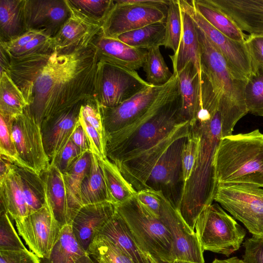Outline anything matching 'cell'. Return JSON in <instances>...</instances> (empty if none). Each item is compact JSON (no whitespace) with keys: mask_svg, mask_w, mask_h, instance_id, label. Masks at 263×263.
<instances>
[{"mask_svg":"<svg viewBox=\"0 0 263 263\" xmlns=\"http://www.w3.org/2000/svg\"><path fill=\"white\" fill-rule=\"evenodd\" d=\"M165 35V22L153 23L136 30L124 33L117 39L126 44L139 49L163 46Z\"/></svg>","mask_w":263,"mask_h":263,"instance_id":"cell-37","label":"cell"},{"mask_svg":"<svg viewBox=\"0 0 263 263\" xmlns=\"http://www.w3.org/2000/svg\"><path fill=\"white\" fill-rule=\"evenodd\" d=\"M53 37L43 32L21 49L11 54L7 53L13 57H20L34 54L51 53L54 51Z\"/></svg>","mask_w":263,"mask_h":263,"instance_id":"cell-45","label":"cell"},{"mask_svg":"<svg viewBox=\"0 0 263 263\" xmlns=\"http://www.w3.org/2000/svg\"><path fill=\"white\" fill-rule=\"evenodd\" d=\"M178 80L174 75L151 108L140 118L119 130L106 135L105 152L112 163L165 136L186 122L181 114Z\"/></svg>","mask_w":263,"mask_h":263,"instance_id":"cell-3","label":"cell"},{"mask_svg":"<svg viewBox=\"0 0 263 263\" xmlns=\"http://www.w3.org/2000/svg\"><path fill=\"white\" fill-rule=\"evenodd\" d=\"M176 75L181 100V116L190 122L196 117L199 104L201 75L191 62Z\"/></svg>","mask_w":263,"mask_h":263,"instance_id":"cell-26","label":"cell"},{"mask_svg":"<svg viewBox=\"0 0 263 263\" xmlns=\"http://www.w3.org/2000/svg\"><path fill=\"white\" fill-rule=\"evenodd\" d=\"M0 75V114L14 119L24 113L28 104L8 73L1 71Z\"/></svg>","mask_w":263,"mask_h":263,"instance_id":"cell-34","label":"cell"},{"mask_svg":"<svg viewBox=\"0 0 263 263\" xmlns=\"http://www.w3.org/2000/svg\"><path fill=\"white\" fill-rule=\"evenodd\" d=\"M102 27L101 33L114 39L121 34L160 22H165L167 13L157 8L114 1Z\"/></svg>","mask_w":263,"mask_h":263,"instance_id":"cell-15","label":"cell"},{"mask_svg":"<svg viewBox=\"0 0 263 263\" xmlns=\"http://www.w3.org/2000/svg\"><path fill=\"white\" fill-rule=\"evenodd\" d=\"M74 263H98L87 253L78 259Z\"/></svg>","mask_w":263,"mask_h":263,"instance_id":"cell-57","label":"cell"},{"mask_svg":"<svg viewBox=\"0 0 263 263\" xmlns=\"http://www.w3.org/2000/svg\"><path fill=\"white\" fill-rule=\"evenodd\" d=\"M147 257H148L151 263H164V262H161L157 259L154 258L153 257H151V256L147 255Z\"/></svg>","mask_w":263,"mask_h":263,"instance_id":"cell-58","label":"cell"},{"mask_svg":"<svg viewBox=\"0 0 263 263\" xmlns=\"http://www.w3.org/2000/svg\"><path fill=\"white\" fill-rule=\"evenodd\" d=\"M181 9L187 13L224 59L232 74L245 80L253 71L251 57L244 43L234 41L213 27L194 8L191 1L178 0Z\"/></svg>","mask_w":263,"mask_h":263,"instance_id":"cell-11","label":"cell"},{"mask_svg":"<svg viewBox=\"0 0 263 263\" xmlns=\"http://www.w3.org/2000/svg\"><path fill=\"white\" fill-rule=\"evenodd\" d=\"M43 180L46 205L61 228L71 225L63 174L54 165L40 175Z\"/></svg>","mask_w":263,"mask_h":263,"instance_id":"cell-24","label":"cell"},{"mask_svg":"<svg viewBox=\"0 0 263 263\" xmlns=\"http://www.w3.org/2000/svg\"><path fill=\"white\" fill-rule=\"evenodd\" d=\"M245 263H263V236L252 235L243 243Z\"/></svg>","mask_w":263,"mask_h":263,"instance_id":"cell-50","label":"cell"},{"mask_svg":"<svg viewBox=\"0 0 263 263\" xmlns=\"http://www.w3.org/2000/svg\"><path fill=\"white\" fill-rule=\"evenodd\" d=\"M251 57L253 69L263 70V34H249L245 42Z\"/></svg>","mask_w":263,"mask_h":263,"instance_id":"cell-51","label":"cell"},{"mask_svg":"<svg viewBox=\"0 0 263 263\" xmlns=\"http://www.w3.org/2000/svg\"><path fill=\"white\" fill-rule=\"evenodd\" d=\"M191 2L195 9L219 31L234 41L245 42L248 34L209 0H192Z\"/></svg>","mask_w":263,"mask_h":263,"instance_id":"cell-30","label":"cell"},{"mask_svg":"<svg viewBox=\"0 0 263 263\" xmlns=\"http://www.w3.org/2000/svg\"><path fill=\"white\" fill-rule=\"evenodd\" d=\"M11 133L17 155V164L39 175L49 167L41 125L27 108L22 115L13 119Z\"/></svg>","mask_w":263,"mask_h":263,"instance_id":"cell-12","label":"cell"},{"mask_svg":"<svg viewBox=\"0 0 263 263\" xmlns=\"http://www.w3.org/2000/svg\"><path fill=\"white\" fill-rule=\"evenodd\" d=\"M187 137L178 139L168 147L146 183V189L161 191L178 211L184 186L181 155Z\"/></svg>","mask_w":263,"mask_h":263,"instance_id":"cell-13","label":"cell"},{"mask_svg":"<svg viewBox=\"0 0 263 263\" xmlns=\"http://www.w3.org/2000/svg\"><path fill=\"white\" fill-rule=\"evenodd\" d=\"M83 154L79 148L70 139L50 165H54L64 174Z\"/></svg>","mask_w":263,"mask_h":263,"instance_id":"cell-48","label":"cell"},{"mask_svg":"<svg viewBox=\"0 0 263 263\" xmlns=\"http://www.w3.org/2000/svg\"><path fill=\"white\" fill-rule=\"evenodd\" d=\"M173 263H195V262L182 261V260H175Z\"/></svg>","mask_w":263,"mask_h":263,"instance_id":"cell-59","label":"cell"},{"mask_svg":"<svg viewBox=\"0 0 263 263\" xmlns=\"http://www.w3.org/2000/svg\"><path fill=\"white\" fill-rule=\"evenodd\" d=\"M99 60L92 44L78 51L51 53L36 74L26 107L40 125L59 112L95 99Z\"/></svg>","mask_w":263,"mask_h":263,"instance_id":"cell-1","label":"cell"},{"mask_svg":"<svg viewBox=\"0 0 263 263\" xmlns=\"http://www.w3.org/2000/svg\"><path fill=\"white\" fill-rule=\"evenodd\" d=\"M117 212L146 255L164 263H173L171 233L159 218L149 213L136 197L116 205Z\"/></svg>","mask_w":263,"mask_h":263,"instance_id":"cell-5","label":"cell"},{"mask_svg":"<svg viewBox=\"0 0 263 263\" xmlns=\"http://www.w3.org/2000/svg\"><path fill=\"white\" fill-rule=\"evenodd\" d=\"M87 253L98 263H134L123 249L102 235L94 238Z\"/></svg>","mask_w":263,"mask_h":263,"instance_id":"cell-38","label":"cell"},{"mask_svg":"<svg viewBox=\"0 0 263 263\" xmlns=\"http://www.w3.org/2000/svg\"><path fill=\"white\" fill-rule=\"evenodd\" d=\"M110 202L116 205L136 196L137 192L125 179L118 166L107 158L100 160Z\"/></svg>","mask_w":263,"mask_h":263,"instance_id":"cell-32","label":"cell"},{"mask_svg":"<svg viewBox=\"0 0 263 263\" xmlns=\"http://www.w3.org/2000/svg\"><path fill=\"white\" fill-rule=\"evenodd\" d=\"M182 24L178 0H169L165 20L164 46L172 49L174 53L178 50L182 35Z\"/></svg>","mask_w":263,"mask_h":263,"instance_id":"cell-41","label":"cell"},{"mask_svg":"<svg viewBox=\"0 0 263 263\" xmlns=\"http://www.w3.org/2000/svg\"><path fill=\"white\" fill-rule=\"evenodd\" d=\"M13 164V160L4 155H0V183L12 169Z\"/></svg>","mask_w":263,"mask_h":263,"instance_id":"cell-55","label":"cell"},{"mask_svg":"<svg viewBox=\"0 0 263 263\" xmlns=\"http://www.w3.org/2000/svg\"><path fill=\"white\" fill-rule=\"evenodd\" d=\"M82 104L59 112L42 122L43 142L50 164L70 140L78 123Z\"/></svg>","mask_w":263,"mask_h":263,"instance_id":"cell-21","label":"cell"},{"mask_svg":"<svg viewBox=\"0 0 263 263\" xmlns=\"http://www.w3.org/2000/svg\"><path fill=\"white\" fill-rule=\"evenodd\" d=\"M26 31L44 30L53 37L69 16L67 0H25Z\"/></svg>","mask_w":263,"mask_h":263,"instance_id":"cell-19","label":"cell"},{"mask_svg":"<svg viewBox=\"0 0 263 263\" xmlns=\"http://www.w3.org/2000/svg\"><path fill=\"white\" fill-rule=\"evenodd\" d=\"M79 121L86 134L90 152L100 160L106 158L104 141L98 131L87 123L80 114Z\"/></svg>","mask_w":263,"mask_h":263,"instance_id":"cell-49","label":"cell"},{"mask_svg":"<svg viewBox=\"0 0 263 263\" xmlns=\"http://www.w3.org/2000/svg\"><path fill=\"white\" fill-rule=\"evenodd\" d=\"M243 32L263 34V0H209Z\"/></svg>","mask_w":263,"mask_h":263,"instance_id":"cell-22","label":"cell"},{"mask_svg":"<svg viewBox=\"0 0 263 263\" xmlns=\"http://www.w3.org/2000/svg\"><path fill=\"white\" fill-rule=\"evenodd\" d=\"M25 0H0V42H6L26 31Z\"/></svg>","mask_w":263,"mask_h":263,"instance_id":"cell-31","label":"cell"},{"mask_svg":"<svg viewBox=\"0 0 263 263\" xmlns=\"http://www.w3.org/2000/svg\"><path fill=\"white\" fill-rule=\"evenodd\" d=\"M19 174L22 190L30 214L46 205L44 183L41 176L14 162Z\"/></svg>","mask_w":263,"mask_h":263,"instance_id":"cell-36","label":"cell"},{"mask_svg":"<svg viewBox=\"0 0 263 263\" xmlns=\"http://www.w3.org/2000/svg\"><path fill=\"white\" fill-rule=\"evenodd\" d=\"M78 10L91 19L103 24L114 5L112 0H69Z\"/></svg>","mask_w":263,"mask_h":263,"instance_id":"cell-43","label":"cell"},{"mask_svg":"<svg viewBox=\"0 0 263 263\" xmlns=\"http://www.w3.org/2000/svg\"><path fill=\"white\" fill-rule=\"evenodd\" d=\"M91 44L96 48L100 59L133 70L143 67L147 54V50L105 36L101 32Z\"/></svg>","mask_w":263,"mask_h":263,"instance_id":"cell-23","label":"cell"},{"mask_svg":"<svg viewBox=\"0 0 263 263\" xmlns=\"http://www.w3.org/2000/svg\"><path fill=\"white\" fill-rule=\"evenodd\" d=\"M159 211V218L172 235L174 261L204 263L203 251L196 232L186 224L178 210L162 193L160 195Z\"/></svg>","mask_w":263,"mask_h":263,"instance_id":"cell-14","label":"cell"},{"mask_svg":"<svg viewBox=\"0 0 263 263\" xmlns=\"http://www.w3.org/2000/svg\"><path fill=\"white\" fill-rule=\"evenodd\" d=\"M168 83L162 86L150 85L116 107L100 106L105 136L126 127L142 117Z\"/></svg>","mask_w":263,"mask_h":263,"instance_id":"cell-17","label":"cell"},{"mask_svg":"<svg viewBox=\"0 0 263 263\" xmlns=\"http://www.w3.org/2000/svg\"><path fill=\"white\" fill-rule=\"evenodd\" d=\"M13 119L0 114V155L17 162V155L11 133Z\"/></svg>","mask_w":263,"mask_h":263,"instance_id":"cell-46","label":"cell"},{"mask_svg":"<svg viewBox=\"0 0 263 263\" xmlns=\"http://www.w3.org/2000/svg\"><path fill=\"white\" fill-rule=\"evenodd\" d=\"M70 140L79 148L82 153L90 151L86 134L79 121L73 132Z\"/></svg>","mask_w":263,"mask_h":263,"instance_id":"cell-54","label":"cell"},{"mask_svg":"<svg viewBox=\"0 0 263 263\" xmlns=\"http://www.w3.org/2000/svg\"><path fill=\"white\" fill-rule=\"evenodd\" d=\"M211 263H245L242 259L237 257H232L226 259H214Z\"/></svg>","mask_w":263,"mask_h":263,"instance_id":"cell-56","label":"cell"},{"mask_svg":"<svg viewBox=\"0 0 263 263\" xmlns=\"http://www.w3.org/2000/svg\"><path fill=\"white\" fill-rule=\"evenodd\" d=\"M92 158V154L90 151L85 152L63 174L69 217L71 223L83 206L81 198V185L91 167Z\"/></svg>","mask_w":263,"mask_h":263,"instance_id":"cell-28","label":"cell"},{"mask_svg":"<svg viewBox=\"0 0 263 263\" xmlns=\"http://www.w3.org/2000/svg\"><path fill=\"white\" fill-rule=\"evenodd\" d=\"M245 101L248 113L263 116V70L256 68L247 79Z\"/></svg>","mask_w":263,"mask_h":263,"instance_id":"cell-40","label":"cell"},{"mask_svg":"<svg viewBox=\"0 0 263 263\" xmlns=\"http://www.w3.org/2000/svg\"><path fill=\"white\" fill-rule=\"evenodd\" d=\"M17 235L9 218L5 211L0 212V250L20 251L26 250Z\"/></svg>","mask_w":263,"mask_h":263,"instance_id":"cell-44","label":"cell"},{"mask_svg":"<svg viewBox=\"0 0 263 263\" xmlns=\"http://www.w3.org/2000/svg\"><path fill=\"white\" fill-rule=\"evenodd\" d=\"M238 121L215 100L201 102L189 125L200 138L198 157L189 180L183 186L178 211L194 230L202 211L213 203L216 188L213 162L221 140L232 135Z\"/></svg>","mask_w":263,"mask_h":263,"instance_id":"cell-2","label":"cell"},{"mask_svg":"<svg viewBox=\"0 0 263 263\" xmlns=\"http://www.w3.org/2000/svg\"><path fill=\"white\" fill-rule=\"evenodd\" d=\"M67 2L69 16L53 37L54 50L59 53H69L88 47L100 33L102 27V24L78 10L69 0Z\"/></svg>","mask_w":263,"mask_h":263,"instance_id":"cell-18","label":"cell"},{"mask_svg":"<svg viewBox=\"0 0 263 263\" xmlns=\"http://www.w3.org/2000/svg\"><path fill=\"white\" fill-rule=\"evenodd\" d=\"M213 200L241 222L252 235L263 236L262 189L246 184H218Z\"/></svg>","mask_w":263,"mask_h":263,"instance_id":"cell-7","label":"cell"},{"mask_svg":"<svg viewBox=\"0 0 263 263\" xmlns=\"http://www.w3.org/2000/svg\"><path fill=\"white\" fill-rule=\"evenodd\" d=\"M149 86L136 70L100 59L96 74L95 99L100 107H116Z\"/></svg>","mask_w":263,"mask_h":263,"instance_id":"cell-9","label":"cell"},{"mask_svg":"<svg viewBox=\"0 0 263 263\" xmlns=\"http://www.w3.org/2000/svg\"><path fill=\"white\" fill-rule=\"evenodd\" d=\"M102 235L119 245L129 256L134 263H151L139 247L126 223L117 212L100 231Z\"/></svg>","mask_w":263,"mask_h":263,"instance_id":"cell-29","label":"cell"},{"mask_svg":"<svg viewBox=\"0 0 263 263\" xmlns=\"http://www.w3.org/2000/svg\"><path fill=\"white\" fill-rule=\"evenodd\" d=\"M86 253L77 241L71 225H67L62 228L49 255L40 259L41 263H74Z\"/></svg>","mask_w":263,"mask_h":263,"instance_id":"cell-35","label":"cell"},{"mask_svg":"<svg viewBox=\"0 0 263 263\" xmlns=\"http://www.w3.org/2000/svg\"><path fill=\"white\" fill-rule=\"evenodd\" d=\"M160 47L147 50V54L143 68L146 82L152 86H162L171 81L174 76L166 64L161 53Z\"/></svg>","mask_w":263,"mask_h":263,"instance_id":"cell-39","label":"cell"},{"mask_svg":"<svg viewBox=\"0 0 263 263\" xmlns=\"http://www.w3.org/2000/svg\"><path fill=\"white\" fill-rule=\"evenodd\" d=\"M213 166L216 186L237 184L263 187V134L255 129L223 138Z\"/></svg>","mask_w":263,"mask_h":263,"instance_id":"cell-4","label":"cell"},{"mask_svg":"<svg viewBox=\"0 0 263 263\" xmlns=\"http://www.w3.org/2000/svg\"><path fill=\"white\" fill-rule=\"evenodd\" d=\"M200 138L196 130L189 125V135L182 151L181 162L184 183L191 177L196 162Z\"/></svg>","mask_w":263,"mask_h":263,"instance_id":"cell-42","label":"cell"},{"mask_svg":"<svg viewBox=\"0 0 263 263\" xmlns=\"http://www.w3.org/2000/svg\"><path fill=\"white\" fill-rule=\"evenodd\" d=\"M1 212H6L14 220L30 215L24 196L21 178L13 167L0 183Z\"/></svg>","mask_w":263,"mask_h":263,"instance_id":"cell-27","label":"cell"},{"mask_svg":"<svg viewBox=\"0 0 263 263\" xmlns=\"http://www.w3.org/2000/svg\"><path fill=\"white\" fill-rule=\"evenodd\" d=\"M81 198L82 205L110 202L99 159L94 154L91 167L82 183Z\"/></svg>","mask_w":263,"mask_h":263,"instance_id":"cell-33","label":"cell"},{"mask_svg":"<svg viewBox=\"0 0 263 263\" xmlns=\"http://www.w3.org/2000/svg\"><path fill=\"white\" fill-rule=\"evenodd\" d=\"M44 30L29 29L21 35L6 42H0L1 47L7 53L11 54L26 45L31 40Z\"/></svg>","mask_w":263,"mask_h":263,"instance_id":"cell-53","label":"cell"},{"mask_svg":"<svg viewBox=\"0 0 263 263\" xmlns=\"http://www.w3.org/2000/svg\"><path fill=\"white\" fill-rule=\"evenodd\" d=\"M189 135V122L186 121L151 143L125 154L114 163L138 192L146 189L152 170L168 147L178 139Z\"/></svg>","mask_w":263,"mask_h":263,"instance_id":"cell-8","label":"cell"},{"mask_svg":"<svg viewBox=\"0 0 263 263\" xmlns=\"http://www.w3.org/2000/svg\"><path fill=\"white\" fill-rule=\"evenodd\" d=\"M0 263H41L40 258L27 249L20 251L0 250Z\"/></svg>","mask_w":263,"mask_h":263,"instance_id":"cell-52","label":"cell"},{"mask_svg":"<svg viewBox=\"0 0 263 263\" xmlns=\"http://www.w3.org/2000/svg\"><path fill=\"white\" fill-rule=\"evenodd\" d=\"M200 49L201 71L209 80L215 92L223 99L246 107L245 80L236 78L230 71L222 54L195 24Z\"/></svg>","mask_w":263,"mask_h":263,"instance_id":"cell-10","label":"cell"},{"mask_svg":"<svg viewBox=\"0 0 263 263\" xmlns=\"http://www.w3.org/2000/svg\"><path fill=\"white\" fill-rule=\"evenodd\" d=\"M80 114L98 131L103 139L105 145V133L98 102L95 99H90L83 103L81 106Z\"/></svg>","mask_w":263,"mask_h":263,"instance_id":"cell-47","label":"cell"},{"mask_svg":"<svg viewBox=\"0 0 263 263\" xmlns=\"http://www.w3.org/2000/svg\"><path fill=\"white\" fill-rule=\"evenodd\" d=\"M180 8L182 24L181 40L176 52L169 55L173 64V74H177L191 62L201 75L200 49L196 25L189 14L180 7Z\"/></svg>","mask_w":263,"mask_h":263,"instance_id":"cell-25","label":"cell"},{"mask_svg":"<svg viewBox=\"0 0 263 263\" xmlns=\"http://www.w3.org/2000/svg\"><path fill=\"white\" fill-rule=\"evenodd\" d=\"M201 248L229 256L238 250L246 236L245 230L217 203L206 206L195 224Z\"/></svg>","mask_w":263,"mask_h":263,"instance_id":"cell-6","label":"cell"},{"mask_svg":"<svg viewBox=\"0 0 263 263\" xmlns=\"http://www.w3.org/2000/svg\"><path fill=\"white\" fill-rule=\"evenodd\" d=\"M14 221L18 233L32 252L39 258L47 257L59 239L62 228L47 205Z\"/></svg>","mask_w":263,"mask_h":263,"instance_id":"cell-16","label":"cell"},{"mask_svg":"<svg viewBox=\"0 0 263 263\" xmlns=\"http://www.w3.org/2000/svg\"><path fill=\"white\" fill-rule=\"evenodd\" d=\"M116 213V205L109 201L83 205L71 226L73 234L87 253L89 246L103 227Z\"/></svg>","mask_w":263,"mask_h":263,"instance_id":"cell-20","label":"cell"}]
</instances>
